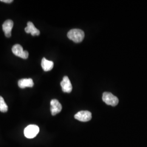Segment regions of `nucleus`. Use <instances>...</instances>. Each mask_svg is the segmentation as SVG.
<instances>
[{
  "mask_svg": "<svg viewBox=\"0 0 147 147\" xmlns=\"http://www.w3.org/2000/svg\"><path fill=\"white\" fill-rule=\"evenodd\" d=\"M67 37L74 42H81L84 39V32L80 29H72L68 32Z\"/></svg>",
  "mask_w": 147,
  "mask_h": 147,
  "instance_id": "obj_1",
  "label": "nucleus"
},
{
  "mask_svg": "<svg viewBox=\"0 0 147 147\" xmlns=\"http://www.w3.org/2000/svg\"><path fill=\"white\" fill-rule=\"evenodd\" d=\"M102 100L107 105L116 106L119 102L118 98L110 92H104L102 95Z\"/></svg>",
  "mask_w": 147,
  "mask_h": 147,
  "instance_id": "obj_2",
  "label": "nucleus"
},
{
  "mask_svg": "<svg viewBox=\"0 0 147 147\" xmlns=\"http://www.w3.org/2000/svg\"><path fill=\"white\" fill-rule=\"evenodd\" d=\"M39 132V127L36 125H29L24 130V135L27 138L31 139L37 136Z\"/></svg>",
  "mask_w": 147,
  "mask_h": 147,
  "instance_id": "obj_3",
  "label": "nucleus"
},
{
  "mask_svg": "<svg viewBox=\"0 0 147 147\" xmlns=\"http://www.w3.org/2000/svg\"><path fill=\"white\" fill-rule=\"evenodd\" d=\"M12 52L16 56L23 59H27L28 57V53L24 51L23 48L19 44H16L12 47Z\"/></svg>",
  "mask_w": 147,
  "mask_h": 147,
  "instance_id": "obj_4",
  "label": "nucleus"
},
{
  "mask_svg": "<svg viewBox=\"0 0 147 147\" xmlns=\"http://www.w3.org/2000/svg\"><path fill=\"white\" fill-rule=\"evenodd\" d=\"M74 117L76 119L80 121L86 122L92 119V113L88 111H81L78 112Z\"/></svg>",
  "mask_w": 147,
  "mask_h": 147,
  "instance_id": "obj_5",
  "label": "nucleus"
},
{
  "mask_svg": "<svg viewBox=\"0 0 147 147\" xmlns=\"http://www.w3.org/2000/svg\"><path fill=\"white\" fill-rule=\"evenodd\" d=\"M51 112L53 116H55L59 113L62 109L61 103L57 99H53L50 102Z\"/></svg>",
  "mask_w": 147,
  "mask_h": 147,
  "instance_id": "obj_6",
  "label": "nucleus"
},
{
  "mask_svg": "<svg viewBox=\"0 0 147 147\" xmlns=\"http://www.w3.org/2000/svg\"><path fill=\"white\" fill-rule=\"evenodd\" d=\"M61 86L63 92L70 93L73 89V87L70 81L68 76H64L62 81L61 82Z\"/></svg>",
  "mask_w": 147,
  "mask_h": 147,
  "instance_id": "obj_7",
  "label": "nucleus"
},
{
  "mask_svg": "<svg viewBox=\"0 0 147 147\" xmlns=\"http://www.w3.org/2000/svg\"><path fill=\"white\" fill-rule=\"evenodd\" d=\"M14 22L11 20H7L2 25V29L6 37L9 38L11 35V30L13 27Z\"/></svg>",
  "mask_w": 147,
  "mask_h": 147,
  "instance_id": "obj_8",
  "label": "nucleus"
},
{
  "mask_svg": "<svg viewBox=\"0 0 147 147\" xmlns=\"http://www.w3.org/2000/svg\"><path fill=\"white\" fill-rule=\"evenodd\" d=\"M25 31L27 33H31L33 36H37L40 34L39 30L34 26V24L31 21L27 22V26L25 27Z\"/></svg>",
  "mask_w": 147,
  "mask_h": 147,
  "instance_id": "obj_9",
  "label": "nucleus"
},
{
  "mask_svg": "<svg viewBox=\"0 0 147 147\" xmlns=\"http://www.w3.org/2000/svg\"><path fill=\"white\" fill-rule=\"evenodd\" d=\"M33 85V81L32 79H22L18 81L19 87L22 89L26 87H32Z\"/></svg>",
  "mask_w": 147,
  "mask_h": 147,
  "instance_id": "obj_10",
  "label": "nucleus"
},
{
  "mask_svg": "<svg viewBox=\"0 0 147 147\" xmlns=\"http://www.w3.org/2000/svg\"><path fill=\"white\" fill-rule=\"evenodd\" d=\"M42 67L45 71H49L53 69V61H49L45 58H43L42 60Z\"/></svg>",
  "mask_w": 147,
  "mask_h": 147,
  "instance_id": "obj_11",
  "label": "nucleus"
},
{
  "mask_svg": "<svg viewBox=\"0 0 147 147\" xmlns=\"http://www.w3.org/2000/svg\"><path fill=\"white\" fill-rule=\"evenodd\" d=\"M8 110V107L3 97L0 96V111L2 112H6Z\"/></svg>",
  "mask_w": 147,
  "mask_h": 147,
  "instance_id": "obj_12",
  "label": "nucleus"
},
{
  "mask_svg": "<svg viewBox=\"0 0 147 147\" xmlns=\"http://www.w3.org/2000/svg\"><path fill=\"white\" fill-rule=\"evenodd\" d=\"M0 1L5 2V3H11L12 2H13V1H12V0H1Z\"/></svg>",
  "mask_w": 147,
  "mask_h": 147,
  "instance_id": "obj_13",
  "label": "nucleus"
}]
</instances>
